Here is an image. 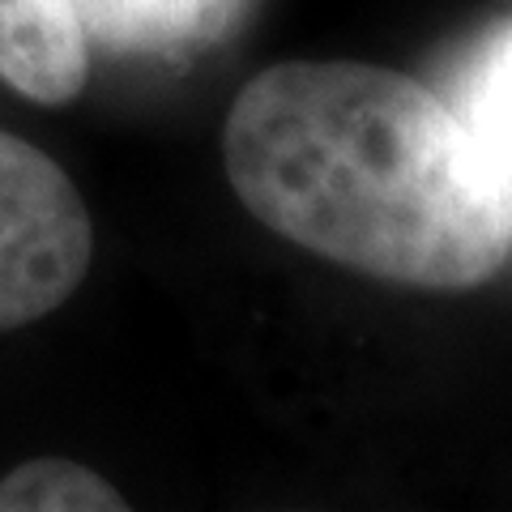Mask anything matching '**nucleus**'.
<instances>
[{
	"label": "nucleus",
	"instance_id": "obj_1",
	"mask_svg": "<svg viewBox=\"0 0 512 512\" xmlns=\"http://www.w3.org/2000/svg\"><path fill=\"white\" fill-rule=\"evenodd\" d=\"M231 188L274 235L355 274L470 291L504 274L512 210L440 90L359 60H282L235 94L222 128Z\"/></svg>",
	"mask_w": 512,
	"mask_h": 512
},
{
	"label": "nucleus",
	"instance_id": "obj_2",
	"mask_svg": "<svg viewBox=\"0 0 512 512\" xmlns=\"http://www.w3.org/2000/svg\"><path fill=\"white\" fill-rule=\"evenodd\" d=\"M94 227L77 184L0 128V333L52 316L82 286Z\"/></svg>",
	"mask_w": 512,
	"mask_h": 512
},
{
	"label": "nucleus",
	"instance_id": "obj_3",
	"mask_svg": "<svg viewBox=\"0 0 512 512\" xmlns=\"http://www.w3.org/2000/svg\"><path fill=\"white\" fill-rule=\"evenodd\" d=\"M457 120L474 171L495 201L512 210V30L495 22L466 56L457 60L448 90L440 94Z\"/></svg>",
	"mask_w": 512,
	"mask_h": 512
},
{
	"label": "nucleus",
	"instance_id": "obj_4",
	"mask_svg": "<svg viewBox=\"0 0 512 512\" xmlns=\"http://www.w3.org/2000/svg\"><path fill=\"white\" fill-rule=\"evenodd\" d=\"M90 43L73 0H0V77L43 107L73 103L86 86Z\"/></svg>",
	"mask_w": 512,
	"mask_h": 512
},
{
	"label": "nucleus",
	"instance_id": "obj_5",
	"mask_svg": "<svg viewBox=\"0 0 512 512\" xmlns=\"http://www.w3.org/2000/svg\"><path fill=\"white\" fill-rule=\"evenodd\" d=\"M86 43L116 56H188L244 22L252 0H73Z\"/></svg>",
	"mask_w": 512,
	"mask_h": 512
},
{
	"label": "nucleus",
	"instance_id": "obj_6",
	"mask_svg": "<svg viewBox=\"0 0 512 512\" xmlns=\"http://www.w3.org/2000/svg\"><path fill=\"white\" fill-rule=\"evenodd\" d=\"M124 495L69 457H35L0 478V512H124Z\"/></svg>",
	"mask_w": 512,
	"mask_h": 512
}]
</instances>
